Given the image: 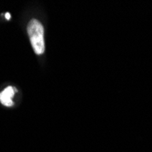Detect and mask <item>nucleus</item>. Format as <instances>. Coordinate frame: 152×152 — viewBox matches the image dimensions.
<instances>
[{
    "instance_id": "nucleus-1",
    "label": "nucleus",
    "mask_w": 152,
    "mask_h": 152,
    "mask_svg": "<svg viewBox=\"0 0 152 152\" xmlns=\"http://www.w3.org/2000/svg\"><path fill=\"white\" fill-rule=\"evenodd\" d=\"M27 34L30 38V43L33 50L37 55H42L45 52L44 27L37 19H32L27 25Z\"/></svg>"
},
{
    "instance_id": "nucleus-2",
    "label": "nucleus",
    "mask_w": 152,
    "mask_h": 152,
    "mask_svg": "<svg viewBox=\"0 0 152 152\" xmlns=\"http://www.w3.org/2000/svg\"><path fill=\"white\" fill-rule=\"evenodd\" d=\"M17 92V89L13 87L6 88L1 93H0V102L6 107H12L14 102L12 100L13 96Z\"/></svg>"
},
{
    "instance_id": "nucleus-3",
    "label": "nucleus",
    "mask_w": 152,
    "mask_h": 152,
    "mask_svg": "<svg viewBox=\"0 0 152 152\" xmlns=\"http://www.w3.org/2000/svg\"><path fill=\"white\" fill-rule=\"evenodd\" d=\"M5 17H6V18H7V20H9V19H10V14H9V13H7Z\"/></svg>"
}]
</instances>
